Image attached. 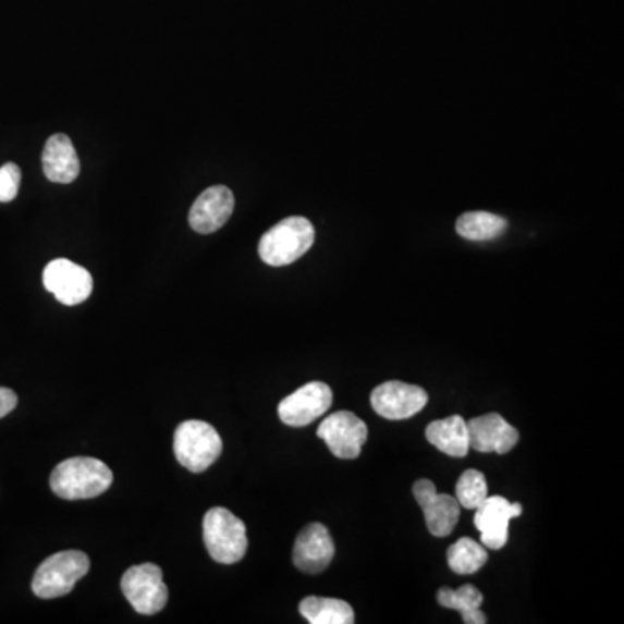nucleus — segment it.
Wrapping results in <instances>:
<instances>
[{"label":"nucleus","instance_id":"6e6552de","mask_svg":"<svg viewBox=\"0 0 624 624\" xmlns=\"http://www.w3.org/2000/svg\"><path fill=\"white\" fill-rule=\"evenodd\" d=\"M44 286L64 306H78L93 293V277L69 259H56L44 269Z\"/></svg>","mask_w":624,"mask_h":624},{"label":"nucleus","instance_id":"9d476101","mask_svg":"<svg viewBox=\"0 0 624 624\" xmlns=\"http://www.w3.org/2000/svg\"><path fill=\"white\" fill-rule=\"evenodd\" d=\"M370 401L375 412L387 420H408L427 406L429 394L421 387L392 380L378 386Z\"/></svg>","mask_w":624,"mask_h":624},{"label":"nucleus","instance_id":"7ed1b4c3","mask_svg":"<svg viewBox=\"0 0 624 624\" xmlns=\"http://www.w3.org/2000/svg\"><path fill=\"white\" fill-rule=\"evenodd\" d=\"M204 541L213 561L236 564L247 553V527L230 510L216 506L205 514Z\"/></svg>","mask_w":624,"mask_h":624},{"label":"nucleus","instance_id":"f3484780","mask_svg":"<svg viewBox=\"0 0 624 624\" xmlns=\"http://www.w3.org/2000/svg\"><path fill=\"white\" fill-rule=\"evenodd\" d=\"M425 438L432 446L455 458H463L470 451L467 421L458 415L448 416L444 420L429 424L425 430Z\"/></svg>","mask_w":624,"mask_h":624},{"label":"nucleus","instance_id":"ddd939ff","mask_svg":"<svg viewBox=\"0 0 624 624\" xmlns=\"http://www.w3.org/2000/svg\"><path fill=\"white\" fill-rule=\"evenodd\" d=\"M333 555H335V543L323 524H309L298 533L293 547V564L302 573H323L333 561Z\"/></svg>","mask_w":624,"mask_h":624},{"label":"nucleus","instance_id":"f03ea898","mask_svg":"<svg viewBox=\"0 0 624 624\" xmlns=\"http://www.w3.org/2000/svg\"><path fill=\"white\" fill-rule=\"evenodd\" d=\"M315 228L306 217H289L260 238V259L272 268L289 266L309 252L315 245Z\"/></svg>","mask_w":624,"mask_h":624},{"label":"nucleus","instance_id":"6ab92c4d","mask_svg":"<svg viewBox=\"0 0 624 624\" xmlns=\"http://www.w3.org/2000/svg\"><path fill=\"white\" fill-rule=\"evenodd\" d=\"M482 600L485 597L474 585L460 586L458 590L441 588L438 594V602L442 608L455 609L462 614L463 623L467 624L488 623L485 612L480 611Z\"/></svg>","mask_w":624,"mask_h":624},{"label":"nucleus","instance_id":"412c9836","mask_svg":"<svg viewBox=\"0 0 624 624\" xmlns=\"http://www.w3.org/2000/svg\"><path fill=\"white\" fill-rule=\"evenodd\" d=\"M488 552L485 545H479L472 538H462L448 550V565L453 573L468 576L485 567Z\"/></svg>","mask_w":624,"mask_h":624},{"label":"nucleus","instance_id":"aec40b11","mask_svg":"<svg viewBox=\"0 0 624 624\" xmlns=\"http://www.w3.org/2000/svg\"><path fill=\"white\" fill-rule=\"evenodd\" d=\"M505 230V219L491 212H467L456 221V233L468 242H489Z\"/></svg>","mask_w":624,"mask_h":624},{"label":"nucleus","instance_id":"b1692460","mask_svg":"<svg viewBox=\"0 0 624 624\" xmlns=\"http://www.w3.org/2000/svg\"><path fill=\"white\" fill-rule=\"evenodd\" d=\"M17 406L16 392L0 387V418H4Z\"/></svg>","mask_w":624,"mask_h":624},{"label":"nucleus","instance_id":"9b49d317","mask_svg":"<svg viewBox=\"0 0 624 624\" xmlns=\"http://www.w3.org/2000/svg\"><path fill=\"white\" fill-rule=\"evenodd\" d=\"M413 494L424 512L430 535L446 538L455 531L462 510L455 497L438 493V489L429 479L416 480Z\"/></svg>","mask_w":624,"mask_h":624},{"label":"nucleus","instance_id":"20e7f679","mask_svg":"<svg viewBox=\"0 0 624 624\" xmlns=\"http://www.w3.org/2000/svg\"><path fill=\"white\" fill-rule=\"evenodd\" d=\"M89 570V556L81 550L54 553L35 571L32 590L39 599H60L69 595Z\"/></svg>","mask_w":624,"mask_h":624},{"label":"nucleus","instance_id":"4be33fe9","mask_svg":"<svg viewBox=\"0 0 624 624\" xmlns=\"http://www.w3.org/2000/svg\"><path fill=\"white\" fill-rule=\"evenodd\" d=\"M488 482L482 472L470 470L463 472L462 477L456 485V501L462 509L476 510L482 501L488 498Z\"/></svg>","mask_w":624,"mask_h":624},{"label":"nucleus","instance_id":"0eeeda50","mask_svg":"<svg viewBox=\"0 0 624 624\" xmlns=\"http://www.w3.org/2000/svg\"><path fill=\"white\" fill-rule=\"evenodd\" d=\"M318 438L327 442L337 458L356 460L362 455L363 444L368 441V427L354 413L337 412L321 421Z\"/></svg>","mask_w":624,"mask_h":624},{"label":"nucleus","instance_id":"2eb2a0df","mask_svg":"<svg viewBox=\"0 0 624 624\" xmlns=\"http://www.w3.org/2000/svg\"><path fill=\"white\" fill-rule=\"evenodd\" d=\"M234 210V195L230 187L212 186L205 189L189 210V225L196 233L212 234L230 221Z\"/></svg>","mask_w":624,"mask_h":624},{"label":"nucleus","instance_id":"5701e85b","mask_svg":"<svg viewBox=\"0 0 624 624\" xmlns=\"http://www.w3.org/2000/svg\"><path fill=\"white\" fill-rule=\"evenodd\" d=\"M22 184V170L16 163L0 167V204L13 201Z\"/></svg>","mask_w":624,"mask_h":624},{"label":"nucleus","instance_id":"a211bd4d","mask_svg":"<svg viewBox=\"0 0 624 624\" xmlns=\"http://www.w3.org/2000/svg\"><path fill=\"white\" fill-rule=\"evenodd\" d=\"M298 612L310 624H353L356 621L351 603L340 599L307 597L298 605Z\"/></svg>","mask_w":624,"mask_h":624},{"label":"nucleus","instance_id":"dca6fc26","mask_svg":"<svg viewBox=\"0 0 624 624\" xmlns=\"http://www.w3.org/2000/svg\"><path fill=\"white\" fill-rule=\"evenodd\" d=\"M44 174L56 184H70L81 174V160L72 139L64 134L49 137L42 154Z\"/></svg>","mask_w":624,"mask_h":624},{"label":"nucleus","instance_id":"f8f14e48","mask_svg":"<svg viewBox=\"0 0 624 624\" xmlns=\"http://www.w3.org/2000/svg\"><path fill=\"white\" fill-rule=\"evenodd\" d=\"M523 515V505L503 497H488L476 509L474 524L486 548L501 550L509 543L510 521Z\"/></svg>","mask_w":624,"mask_h":624},{"label":"nucleus","instance_id":"423d86ee","mask_svg":"<svg viewBox=\"0 0 624 624\" xmlns=\"http://www.w3.org/2000/svg\"><path fill=\"white\" fill-rule=\"evenodd\" d=\"M122 594L134 611L143 616H154L162 611L169 600V588L163 583V573L158 565H134L122 576Z\"/></svg>","mask_w":624,"mask_h":624},{"label":"nucleus","instance_id":"39448f33","mask_svg":"<svg viewBox=\"0 0 624 624\" xmlns=\"http://www.w3.org/2000/svg\"><path fill=\"white\" fill-rule=\"evenodd\" d=\"M174 453L184 468L201 474L221 456L222 439L207 421H183L175 429Z\"/></svg>","mask_w":624,"mask_h":624},{"label":"nucleus","instance_id":"1a4fd4ad","mask_svg":"<svg viewBox=\"0 0 624 624\" xmlns=\"http://www.w3.org/2000/svg\"><path fill=\"white\" fill-rule=\"evenodd\" d=\"M332 403L333 392L327 383L309 382L281 401L278 415L290 427H306L323 416Z\"/></svg>","mask_w":624,"mask_h":624},{"label":"nucleus","instance_id":"4468645a","mask_svg":"<svg viewBox=\"0 0 624 624\" xmlns=\"http://www.w3.org/2000/svg\"><path fill=\"white\" fill-rule=\"evenodd\" d=\"M468 442L470 450L479 453H498L505 455L514 450L518 442L517 429H514L503 416L498 413L472 418L467 421Z\"/></svg>","mask_w":624,"mask_h":624},{"label":"nucleus","instance_id":"f257e3e1","mask_svg":"<svg viewBox=\"0 0 624 624\" xmlns=\"http://www.w3.org/2000/svg\"><path fill=\"white\" fill-rule=\"evenodd\" d=\"M113 485V472L101 460L70 458L52 470L49 486L63 500H89L99 497Z\"/></svg>","mask_w":624,"mask_h":624}]
</instances>
